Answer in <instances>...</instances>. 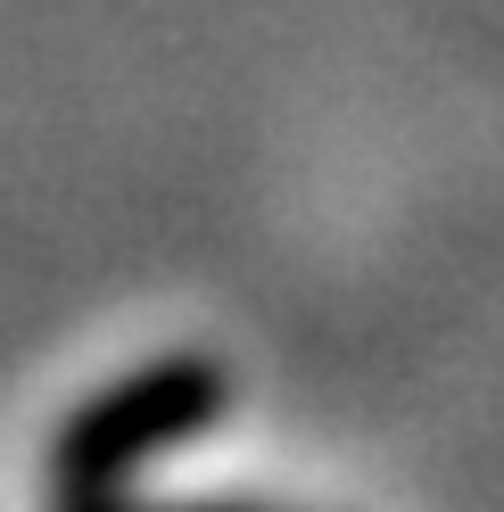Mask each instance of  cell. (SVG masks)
Wrapping results in <instances>:
<instances>
[{
  "label": "cell",
  "instance_id": "6da1fadb",
  "mask_svg": "<svg viewBox=\"0 0 504 512\" xmlns=\"http://www.w3.org/2000/svg\"><path fill=\"white\" fill-rule=\"evenodd\" d=\"M232 413V372L215 356H157L83 397L50 438V504L67 496H124L149 463L191 446Z\"/></svg>",
  "mask_w": 504,
  "mask_h": 512
},
{
  "label": "cell",
  "instance_id": "7a4b0ae2",
  "mask_svg": "<svg viewBox=\"0 0 504 512\" xmlns=\"http://www.w3.org/2000/svg\"><path fill=\"white\" fill-rule=\"evenodd\" d=\"M50 512H265V504H207V496H191V504H141L133 488H124V496H67Z\"/></svg>",
  "mask_w": 504,
  "mask_h": 512
}]
</instances>
